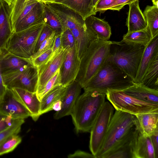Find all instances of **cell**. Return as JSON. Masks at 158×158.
Here are the masks:
<instances>
[{
  "label": "cell",
  "instance_id": "46",
  "mask_svg": "<svg viewBox=\"0 0 158 158\" xmlns=\"http://www.w3.org/2000/svg\"><path fill=\"white\" fill-rule=\"evenodd\" d=\"M2 54V50L0 49V101L2 99L6 89V87L3 83L1 68V60Z\"/></svg>",
  "mask_w": 158,
  "mask_h": 158
},
{
  "label": "cell",
  "instance_id": "10",
  "mask_svg": "<svg viewBox=\"0 0 158 158\" xmlns=\"http://www.w3.org/2000/svg\"><path fill=\"white\" fill-rule=\"evenodd\" d=\"M43 3L57 18L61 26L62 32L67 29L71 30L85 24V20L79 14L61 3Z\"/></svg>",
  "mask_w": 158,
  "mask_h": 158
},
{
  "label": "cell",
  "instance_id": "39",
  "mask_svg": "<svg viewBox=\"0 0 158 158\" xmlns=\"http://www.w3.org/2000/svg\"><path fill=\"white\" fill-rule=\"evenodd\" d=\"M52 53V48L31 61L33 65L38 68L44 64Z\"/></svg>",
  "mask_w": 158,
  "mask_h": 158
},
{
  "label": "cell",
  "instance_id": "47",
  "mask_svg": "<svg viewBox=\"0 0 158 158\" xmlns=\"http://www.w3.org/2000/svg\"><path fill=\"white\" fill-rule=\"evenodd\" d=\"M150 136L154 147L156 158H158V131H156Z\"/></svg>",
  "mask_w": 158,
  "mask_h": 158
},
{
  "label": "cell",
  "instance_id": "36",
  "mask_svg": "<svg viewBox=\"0 0 158 158\" xmlns=\"http://www.w3.org/2000/svg\"><path fill=\"white\" fill-rule=\"evenodd\" d=\"M134 135L130 140L109 155L106 158H132V144Z\"/></svg>",
  "mask_w": 158,
  "mask_h": 158
},
{
  "label": "cell",
  "instance_id": "12",
  "mask_svg": "<svg viewBox=\"0 0 158 158\" xmlns=\"http://www.w3.org/2000/svg\"><path fill=\"white\" fill-rule=\"evenodd\" d=\"M68 50L52 53L48 60L38 68V80L36 92L39 91L60 68Z\"/></svg>",
  "mask_w": 158,
  "mask_h": 158
},
{
  "label": "cell",
  "instance_id": "19",
  "mask_svg": "<svg viewBox=\"0 0 158 158\" xmlns=\"http://www.w3.org/2000/svg\"><path fill=\"white\" fill-rule=\"evenodd\" d=\"M16 96L31 114L33 120L36 121L40 114V101L36 92H32L19 88L12 89Z\"/></svg>",
  "mask_w": 158,
  "mask_h": 158
},
{
  "label": "cell",
  "instance_id": "28",
  "mask_svg": "<svg viewBox=\"0 0 158 158\" xmlns=\"http://www.w3.org/2000/svg\"><path fill=\"white\" fill-rule=\"evenodd\" d=\"M66 87L62 85H57L48 92L40 100L41 115L52 110L53 104L56 101L61 99Z\"/></svg>",
  "mask_w": 158,
  "mask_h": 158
},
{
  "label": "cell",
  "instance_id": "26",
  "mask_svg": "<svg viewBox=\"0 0 158 158\" xmlns=\"http://www.w3.org/2000/svg\"><path fill=\"white\" fill-rule=\"evenodd\" d=\"M44 7L43 3L39 1L17 24L13 33L20 31L32 25L44 21Z\"/></svg>",
  "mask_w": 158,
  "mask_h": 158
},
{
  "label": "cell",
  "instance_id": "42",
  "mask_svg": "<svg viewBox=\"0 0 158 158\" xmlns=\"http://www.w3.org/2000/svg\"><path fill=\"white\" fill-rule=\"evenodd\" d=\"M13 120L11 116L0 113V132L10 126Z\"/></svg>",
  "mask_w": 158,
  "mask_h": 158
},
{
  "label": "cell",
  "instance_id": "44",
  "mask_svg": "<svg viewBox=\"0 0 158 158\" xmlns=\"http://www.w3.org/2000/svg\"><path fill=\"white\" fill-rule=\"evenodd\" d=\"M62 50L63 49L61 46V34L55 35L52 47V53H57Z\"/></svg>",
  "mask_w": 158,
  "mask_h": 158
},
{
  "label": "cell",
  "instance_id": "27",
  "mask_svg": "<svg viewBox=\"0 0 158 158\" xmlns=\"http://www.w3.org/2000/svg\"><path fill=\"white\" fill-rule=\"evenodd\" d=\"M61 3L73 10L85 20L95 15L93 0H65Z\"/></svg>",
  "mask_w": 158,
  "mask_h": 158
},
{
  "label": "cell",
  "instance_id": "11",
  "mask_svg": "<svg viewBox=\"0 0 158 158\" xmlns=\"http://www.w3.org/2000/svg\"><path fill=\"white\" fill-rule=\"evenodd\" d=\"M0 113L10 116L13 119H25L31 116L30 112L19 101L13 89L7 88L0 101Z\"/></svg>",
  "mask_w": 158,
  "mask_h": 158
},
{
  "label": "cell",
  "instance_id": "6",
  "mask_svg": "<svg viewBox=\"0 0 158 158\" xmlns=\"http://www.w3.org/2000/svg\"><path fill=\"white\" fill-rule=\"evenodd\" d=\"M45 25L44 21L13 33L4 48L12 54L30 60L35 52L39 38Z\"/></svg>",
  "mask_w": 158,
  "mask_h": 158
},
{
  "label": "cell",
  "instance_id": "15",
  "mask_svg": "<svg viewBox=\"0 0 158 158\" xmlns=\"http://www.w3.org/2000/svg\"><path fill=\"white\" fill-rule=\"evenodd\" d=\"M139 128L133 139L132 158H156L150 136L142 134Z\"/></svg>",
  "mask_w": 158,
  "mask_h": 158
},
{
  "label": "cell",
  "instance_id": "23",
  "mask_svg": "<svg viewBox=\"0 0 158 158\" xmlns=\"http://www.w3.org/2000/svg\"><path fill=\"white\" fill-rule=\"evenodd\" d=\"M9 17V5L0 0V48H4L6 43L12 34Z\"/></svg>",
  "mask_w": 158,
  "mask_h": 158
},
{
  "label": "cell",
  "instance_id": "17",
  "mask_svg": "<svg viewBox=\"0 0 158 158\" xmlns=\"http://www.w3.org/2000/svg\"><path fill=\"white\" fill-rule=\"evenodd\" d=\"M71 30L74 38L77 54L80 60L91 42L98 38L85 23L83 26Z\"/></svg>",
  "mask_w": 158,
  "mask_h": 158
},
{
  "label": "cell",
  "instance_id": "30",
  "mask_svg": "<svg viewBox=\"0 0 158 158\" xmlns=\"http://www.w3.org/2000/svg\"><path fill=\"white\" fill-rule=\"evenodd\" d=\"M152 37L148 27L145 29L130 33H127L123 36L122 42L138 44L145 46L151 41Z\"/></svg>",
  "mask_w": 158,
  "mask_h": 158
},
{
  "label": "cell",
  "instance_id": "49",
  "mask_svg": "<svg viewBox=\"0 0 158 158\" xmlns=\"http://www.w3.org/2000/svg\"><path fill=\"white\" fill-rule=\"evenodd\" d=\"M7 3L9 6L11 5L14 0H2Z\"/></svg>",
  "mask_w": 158,
  "mask_h": 158
},
{
  "label": "cell",
  "instance_id": "31",
  "mask_svg": "<svg viewBox=\"0 0 158 158\" xmlns=\"http://www.w3.org/2000/svg\"><path fill=\"white\" fill-rule=\"evenodd\" d=\"M143 14L153 38L158 34V6H147Z\"/></svg>",
  "mask_w": 158,
  "mask_h": 158
},
{
  "label": "cell",
  "instance_id": "8",
  "mask_svg": "<svg viewBox=\"0 0 158 158\" xmlns=\"http://www.w3.org/2000/svg\"><path fill=\"white\" fill-rule=\"evenodd\" d=\"M114 111L111 104L105 102L90 131L89 148L95 158L104 140Z\"/></svg>",
  "mask_w": 158,
  "mask_h": 158
},
{
  "label": "cell",
  "instance_id": "33",
  "mask_svg": "<svg viewBox=\"0 0 158 158\" xmlns=\"http://www.w3.org/2000/svg\"><path fill=\"white\" fill-rule=\"evenodd\" d=\"M22 140V138L18 134H13L8 137L0 144V156L12 151Z\"/></svg>",
  "mask_w": 158,
  "mask_h": 158
},
{
  "label": "cell",
  "instance_id": "50",
  "mask_svg": "<svg viewBox=\"0 0 158 158\" xmlns=\"http://www.w3.org/2000/svg\"><path fill=\"white\" fill-rule=\"evenodd\" d=\"M153 5L158 6V0H152Z\"/></svg>",
  "mask_w": 158,
  "mask_h": 158
},
{
  "label": "cell",
  "instance_id": "43",
  "mask_svg": "<svg viewBox=\"0 0 158 158\" xmlns=\"http://www.w3.org/2000/svg\"><path fill=\"white\" fill-rule=\"evenodd\" d=\"M136 0H115V2L113 6L111 7L109 10L119 11L125 5H129Z\"/></svg>",
  "mask_w": 158,
  "mask_h": 158
},
{
  "label": "cell",
  "instance_id": "34",
  "mask_svg": "<svg viewBox=\"0 0 158 158\" xmlns=\"http://www.w3.org/2000/svg\"><path fill=\"white\" fill-rule=\"evenodd\" d=\"M61 85V78L60 69L45 84L42 88L38 92H36L37 95L40 100L49 91L56 86Z\"/></svg>",
  "mask_w": 158,
  "mask_h": 158
},
{
  "label": "cell",
  "instance_id": "1",
  "mask_svg": "<svg viewBox=\"0 0 158 158\" xmlns=\"http://www.w3.org/2000/svg\"><path fill=\"white\" fill-rule=\"evenodd\" d=\"M139 126L135 115L116 110L95 158L107 156L130 140Z\"/></svg>",
  "mask_w": 158,
  "mask_h": 158
},
{
  "label": "cell",
  "instance_id": "21",
  "mask_svg": "<svg viewBox=\"0 0 158 158\" xmlns=\"http://www.w3.org/2000/svg\"><path fill=\"white\" fill-rule=\"evenodd\" d=\"M158 54V34L153 37L145 47L134 82L141 83L148 66L155 56Z\"/></svg>",
  "mask_w": 158,
  "mask_h": 158
},
{
  "label": "cell",
  "instance_id": "9",
  "mask_svg": "<svg viewBox=\"0 0 158 158\" xmlns=\"http://www.w3.org/2000/svg\"><path fill=\"white\" fill-rule=\"evenodd\" d=\"M3 83L9 89L19 88L36 92L38 85V68L33 66L2 74Z\"/></svg>",
  "mask_w": 158,
  "mask_h": 158
},
{
  "label": "cell",
  "instance_id": "41",
  "mask_svg": "<svg viewBox=\"0 0 158 158\" xmlns=\"http://www.w3.org/2000/svg\"><path fill=\"white\" fill-rule=\"evenodd\" d=\"M53 31L49 27L45 24L39 38L35 52L38 50L42 42L49 37Z\"/></svg>",
  "mask_w": 158,
  "mask_h": 158
},
{
  "label": "cell",
  "instance_id": "53",
  "mask_svg": "<svg viewBox=\"0 0 158 158\" xmlns=\"http://www.w3.org/2000/svg\"><path fill=\"white\" fill-rule=\"evenodd\" d=\"M98 1L99 0H93V4L94 7Z\"/></svg>",
  "mask_w": 158,
  "mask_h": 158
},
{
  "label": "cell",
  "instance_id": "14",
  "mask_svg": "<svg viewBox=\"0 0 158 158\" xmlns=\"http://www.w3.org/2000/svg\"><path fill=\"white\" fill-rule=\"evenodd\" d=\"M82 88L76 81L66 87L65 91L61 98V108L54 115V118L59 119L70 115L76 102L80 95Z\"/></svg>",
  "mask_w": 158,
  "mask_h": 158
},
{
  "label": "cell",
  "instance_id": "2",
  "mask_svg": "<svg viewBox=\"0 0 158 158\" xmlns=\"http://www.w3.org/2000/svg\"><path fill=\"white\" fill-rule=\"evenodd\" d=\"M106 97L105 94L95 91H84L79 96L70 115L77 133L90 132Z\"/></svg>",
  "mask_w": 158,
  "mask_h": 158
},
{
  "label": "cell",
  "instance_id": "37",
  "mask_svg": "<svg viewBox=\"0 0 158 158\" xmlns=\"http://www.w3.org/2000/svg\"><path fill=\"white\" fill-rule=\"evenodd\" d=\"M61 46L63 50H69L75 46V42L71 30L67 29L61 34Z\"/></svg>",
  "mask_w": 158,
  "mask_h": 158
},
{
  "label": "cell",
  "instance_id": "48",
  "mask_svg": "<svg viewBox=\"0 0 158 158\" xmlns=\"http://www.w3.org/2000/svg\"><path fill=\"white\" fill-rule=\"evenodd\" d=\"M61 108V102L60 100L56 101L53 105L52 109L56 111H59Z\"/></svg>",
  "mask_w": 158,
  "mask_h": 158
},
{
  "label": "cell",
  "instance_id": "45",
  "mask_svg": "<svg viewBox=\"0 0 158 158\" xmlns=\"http://www.w3.org/2000/svg\"><path fill=\"white\" fill-rule=\"evenodd\" d=\"M68 157L69 158L77 157L95 158V156L92 153L90 154L81 150L77 151L69 155Z\"/></svg>",
  "mask_w": 158,
  "mask_h": 158
},
{
  "label": "cell",
  "instance_id": "51",
  "mask_svg": "<svg viewBox=\"0 0 158 158\" xmlns=\"http://www.w3.org/2000/svg\"><path fill=\"white\" fill-rule=\"evenodd\" d=\"M65 0H53L52 1L49 2H53L57 3H61Z\"/></svg>",
  "mask_w": 158,
  "mask_h": 158
},
{
  "label": "cell",
  "instance_id": "52",
  "mask_svg": "<svg viewBox=\"0 0 158 158\" xmlns=\"http://www.w3.org/2000/svg\"><path fill=\"white\" fill-rule=\"evenodd\" d=\"M43 3L52 2L53 0H38Z\"/></svg>",
  "mask_w": 158,
  "mask_h": 158
},
{
  "label": "cell",
  "instance_id": "7",
  "mask_svg": "<svg viewBox=\"0 0 158 158\" xmlns=\"http://www.w3.org/2000/svg\"><path fill=\"white\" fill-rule=\"evenodd\" d=\"M106 96L116 110L134 115L147 113H158V105L140 101L127 95L122 91L108 90Z\"/></svg>",
  "mask_w": 158,
  "mask_h": 158
},
{
  "label": "cell",
  "instance_id": "40",
  "mask_svg": "<svg viewBox=\"0 0 158 158\" xmlns=\"http://www.w3.org/2000/svg\"><path fill=\"white\" fill-rule=\"evenodd\" d=\"M115 0H99L94 7V12L104 13L111 7Z\"/></svg>",
  "mask_w": 158,
  "mask_h": 158
},
{
  "label": "cell",
  "instance_id": "35",
  "mask_svg": "<svg viewBox=\"0 0 158 158\" xmlns=\"http://www.w3.org/2000/svg\"><path fill=\"white\" fill-rule=\"evenodd\" d=\"M24 119H13L10 126L0 132V144L11 135L18 134L20 132L21 126L25 122Z\"/></svg>",
  "mask_w": 158,
  "mask_h": 158
},
{
  "label": "cell",
  "instance_id": "25",
  "mask_svg": "<svg viewBox=\"0 0 158 158\" xmlns=\"http://www.w3.org/2000/svg\"><path fill=\"white\" fill-rule=\"evenodd\" d=\"M86 25L96 35L98 38L109 40L112 33L111 27L107 22L91 15L85 20Z\"/></svg>",
  "mask_w": 158,
  "mask_h": 158
},
{
  "label": "cell",
  "instance_id": "18",
  "mask_svg": "<svg viewBox=\"0 0 158 158\" xmlns=\"http://www.w3.org/2000/svg\"><path fill=\"white\" fill-rule=\"evenodd\" d=\"M122 91L140 101L158 105V90L147 87L142 83L134 82L132 86Z\"/></svg>",
  "mask_w": 158,
  "mask_h": 158
},
{
  "label": "cell",
  "instance_id": "29",
  "mask_svg": "<svg viewBox=\"0 0 158 158\" xmlns=\"http://www.w3.org/2000/svg\"><path fill=\"white\" fill-rule=\"evenodd\" d=\"M141 83L147 87L158 90V54L149 64Z\"/></svg>",
  "mask_w": 158,
  "mask_h": 158
},
{
  "label": "cell",
  "instance_id": "32",
  "mask_svg": "<svg viewBox=\"0 0 158 158\" xmlns=\"http://www.w3.org/2000/svg\"><path fill=\"white\" fill-rule=\"evenodd\" d=\"M44 4V3H43ZM44 20L45 24L49 27L55 32V35L62 33L61 24L56 16L44 4Z\"/></svg>",
  "mask_w": 158,
  "mask_h": 158
},
{
  "label": "cell",
  "instance_id": "54",
  "mask_svg": "<svg viewBox=\"0 0 158 158\" xmlns=\"http://www.w3.org/2000/svg\"></svg>",
  "mask_w": 158,
  "mask_h": 158
},
{
  "label": "cell",
  "instance_id": "5",
  "mask_svg": "<svg viewBox=\"0 0 158 158\" xmlns=\"http://www.w3.org/2000/svg\"><path fill=\"white\" fill-rule=\"evenodd\" d=\"M145 47L112 41L109 58L134 81Z\"/></svg>",
  "mask_w": 158,
  "mask_h": 158
},
{
  "label": "cell",
  "instance_id": "13",
  "mask_svg": "<svg viewBox=\"0 0 158 158\" xmlns=\"http://www.w3.org/2000/svg\"><path fill=\"white\" fill-rule=\"evenodd\" d=\"M80 64V60L78 56L75 46L68 50L60 68L62 85L67 86L75 81Z\"/></svg>",
  "mask_w": 158,
  "mask_h": 158
},
{
  "label": "cell",
  "instance_id": "38",
  "mask_svg": "<svg viewBox=\"0 0 158 158\" xmlns=\"http://www.w3.org/2000/svg\"><path fill=\"white\" fill-rule=\"evenodd\" d=\"M55 35V32L53 31L49 37L42 42L38 50L32 56L30 60H31L36 58L52 48L53 45Z\"/></svg>",
  "mask_w": 158,
  "mask_h": 158
},
{
  "label": "cell",
  "instance_id": "22",
  "mask_svg": "<svg viewBox=\"0 0 158 158\" xmlns=\"http://www.w3.org/2000/svg\"><path fill=\"white\" fill-rule=\"evenodd\" d=\"M1 49L2 54L0 64L2 74L33 66L30 60L12 54L4 48Z\"/></svg>",
  "mask_w": 158,
  "mask_h": 158
},
{
  "label": "cell",
  "instance_id": "3",
  "mask_svg": "<svg viewBox=\"0 0 158 158\" xmlns=\"http://www.w3.org/2000/svg\"><path fill=\"white\" fill-rule=\"evenodd\" d=\"M134 82L108 58L83 89L84 91H95L106 95L108 90L123 91Z\"/></svg>",
  "mask_w": 158,
  "mask_h": 158
},
{
  "label": "cell",
  "instance_id": "16",
  "mask_svg": "<svg viewBox=\"0 0 158 158\" xmlns=\"http://www.w3.org/2000/svg\"><path fill=\"white\" fill-rule=\"evenodd\" d=\"M38 0H14L9 6V17L13 33L21 20L33 8Z\"/></svg>",
  "mask_w": 158,
  "mask_h": 158
},
{
  "label": "cell",
  "instance_id": "20",
  "mask_svg": "<svg viewBox=\"0 0 158 158\" xmlns=\"http://www.w3.org/2000/svg\"><path fill=\"white\" fill-rule=\"evenodd\" d=\"M139 2V0H136L128 5L129 10L126 23L127 33L144 29L148 26Z\"/></svg>",
  "mask_w": 158,
  "mask_h": 158
},
{
  "label": "cell",
  "instance_id": "24",
  "mask_svg": "<svg viewBox=\"0 0 158 158\" xmlns=\"http://www.w3.org/2000/svg\"><path fill=\"white\" fill-rule=\"evenodd\" d=\"M135 115L142 134L151 136L158 131V113H144Z\"/></svg>",
  "mask_w": 158,
  "mask_h": 158
},
{
  "label": "cell",
  "instance_id": "4",
  "mask_svg": "<svg viewBox=\"0 0 158 158\" xmlns=\"http://www.w3.org/2000/svg\"><path fill=\"white\" fill-rule=\"evenodd\" d=\"M112 41L97 38L93 41L80 59L75 81L83 88L108 58Z\"/></svg>",
  "mask_w": 158,
  "mask_h": 158
}]
</instances>
